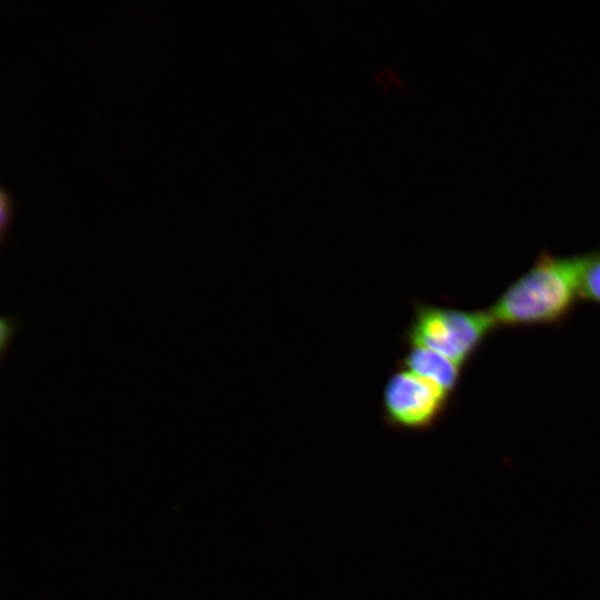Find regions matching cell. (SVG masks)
<instances>
[{
    "mask_svg": "<svg viewBox=\"0 0 600 600\" xmlns=\"http://www.w3.org/2000/svg\"><path fill=\"white\" fill-rule=\"evenodd\" d=\"M588 253L559 257L547 251L488 308L497 328L559 324L582 300Z\"/></svg>",
    "mask_w": 600,
    "mask_h": 600,
    "instance_id": "cell-1",
    "label": "cell"
},
{
    "mask_svg": "<svg viewBox=\"0 0 600 600\" xmlns=\"http://www.w3.org/2000/svg\"><path fill=\"white\" fill-rule=\"evenodd\" d=\"M497 328L488 309L461 310L420 300L401 334L406 346H423L463 368Z\"/></svg>",
    "mask_w": 600,
    "mask_h": 600,
    "instance_id": "cell-2",
    "label": "cell"
},
{
    "mask_svg": "<svg viewBox=\"0 0 600 600\" xmlns=\"http://www.w3.org/2000/svg\"><path fill=\"white\" fill-rule=\"evenodd\" d=\"M451 397L436 383L396 364L382 389V421L394 430L426 432L444 417Z\"/></svg>",
    "mask_w": 600,
    "mask_h": 600,
    "instance_id": "cell-3",
    "label": "cell"
},
{
    "mask_svg": "<svg viewBox=\"0 0 600 600\" xmlns=\"http://www.w3.org/2000/svg\"><path fill=\"white\" fill-rule=\"evenodd\" d=\"M397 364L436 383L450 396L457 390L462 373L461 366L423 346H407Z\"/></svg>",
    "mask_w": 600,
    "mask_h": 600,
    "instance_id": "cell-4",
    "label": "cell"
},
{
    "mask_svg": "<svg viewBox=\"0 0 600 600\" xmlns=\"http://www.w3.org/2000/svg\"><path fill=\"white\" fill-rule=\"evenodd\" d=\"M582 300L600 304V249L588 252L582 276Z\"/></svg>",
    "mask_w": 600,
    "mask_h": 600,
    "instance_id": "cell-5",
    "label": "cell"
},
{
    "mask_svg": "<svg viewBox=\"0 0 600 600\" xmlns=\"http://www.w3.org/2000/svg\"><path fill=\"white\" fill-rule=\"evenodd\" d=\"M27 321L19 313H8L0 319V357L1 361L14 338L26 328Z\"/></svg>",
    "mask_w": 600,
    "mask_h": 600,
    "instance_id": "cell-6",
    "label": "cell"
},
{
    "mask_svg": "<svg viewBox=\"0 0 600 600\" xmlns=\"http://www.w3.org/2000/svg\"><path fill=\"white\" fill-rule=\"evenodd\" d=\"M14 211L16 206L12 196L2 188L0 191V238L2 243L6 241Z\"/></svg>",
    "mask_w": 600,
    "mask_h": 600,
    "instance_id": "cell-7",
    "label": "cell"
}]
</instances>
